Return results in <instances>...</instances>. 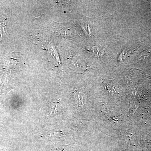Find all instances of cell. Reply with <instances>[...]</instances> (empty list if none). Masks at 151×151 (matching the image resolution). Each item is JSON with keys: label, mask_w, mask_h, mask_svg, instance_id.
Segmentation results:
<instances>
[{"label": "cell", "mask_w": 151, "mask_h": 151, "mask_svg": "<svg viewBox=\"0 0 151 151\" xmlns=\"http://www.w3.org/2000/svg\"><path fill=\"white\" fill-rule=\"evenodd\" d=\"M78 101H79V106H83L86 103V102H85V100H84V98L83 97V95L81 93H79L78 94Z\"/></svg>", "instance_id": "6da1fadb"}, {"label": "cell", "mask_w": 151, "mask_h": 151, "mask_svg": "<svg viewBox=\"0 0 151 151\" xmlns=\"http://www.w3.org/2000/svg\"><path fill=\"white\" fill-rule=\"evenodd\" d=\"M93 52L94 55H97V56H100L102 55V51L100 50V48H98V47H94L93 48Z\"/></svg>", "instance_id": "7a4b0ae2"}, {"label": "cell", "mask_w": 151, "mask_h": 151, "mask_svg": "<svg viewBox=\"0 0 151 151\" xmlns=\"http://www.w3.org/2000/svg\"><path fill=\"white\" fill-rule=\"evenodd\" d=\"M57 104H54V105H52V108L51 113H55L57 111Z\"/></svg>", "instance_id": "3957f363"}]
</instances>
